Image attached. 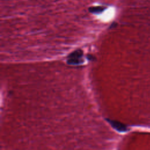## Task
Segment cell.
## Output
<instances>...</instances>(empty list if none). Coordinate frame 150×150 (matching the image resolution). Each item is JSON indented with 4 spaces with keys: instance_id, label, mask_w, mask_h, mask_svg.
I'll use <instances>...</instances> for the list:
<instances>
[{
    "instance_id": "obj_1",
    "label": "cell",
    "mask_w": 150,
    "mask_h": 150,
    "mask_svg": "<svg viewBox=\"0 0 150 150\" xmlns=\"http://www.w3.org/2000/svg\"><path fill=\"white\" fill-rule=\"evenodd\" d=\"M83 51L78 49L70 53L67 57V63L71 65L80 64L83 63Z\"/></svg>"
},
{
    "instance_id": "obj_2",
    "label": "cell",
    "mask_w": 150,
    "mask_h": 150,
    "mask_svg": "<svg viewBox=\"0 0 150 150\" xmlns=\"http://www.w3.org/2000/svg\"><path fill=\"white\" fill-rule=\"evenodd\" d=\"M106 120L107 121V122H109V124L112 126L113 128H114L115 129L117 130L119 132H124L127 130V127L124 124L119 121L110 120L108 118H107Z\"/></svg>"
},
{
    "instance_id": "obj_3",
    "label": "cell",
    "mask_w": 150,
    "mask_h": 150,
    "mask_svg": "<svg viewBox=\"0 0 150 150\" xmlns=\"http://www.w3.org/2000/svg\"><path fill=\"white\" fill-rule=\"evenodd\" d=\"M105 7L103 6H91L88 8V11L92 13L98 14L101 13L104 9Z\"/></svg>"
},
{
    "instance_id": "obj_4",
    "label": "cell",
    "mask_w": 150,
    "mask_h": 150,
    "mask_svg": "<svg viewBox=\"0 0 150 150\" xmlns=\"http://www.w3.org/2000/svg\"><path fill=\"white\" fill-rule=\"evenodd\" d=\"M87 58H88V60H94V56H92V55H90V54L88 55V56H87Z\"/></svg>"
}]
</instances>
